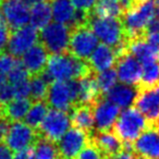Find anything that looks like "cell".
Segmentation results:
<instances>
[{
	"instance_id": "49",
	"label": "cell",
	"mask_w": 159,
	"mask_h": 159,
	"mask_svg": "<svg viewBox=\"0 0 159 159\" xmlns=\"http://www.w3.org/2000/svg\"><path fill=\"white\" fill-rule=\"evenodd\" d=\"M1 1H2V0H0V2H1Z\"/></svg>"
},
{
	"instance_id": "37",
	"label": "cell",
	"mask_w": 159,
	"mask_h": 159,
	"mask_svg": "<svg viewBox=\"0 0 159 159\" xmlns=\"http://www.w3.org/2000/svg\"><path fill=\"white\" fill-rule=\"evenodd\" d=\"M31 79V77H30ZM30 79L12 84L16 93V98H29L30 97Z\"/></svg>"
},
{
	"instance_id": "47",
	"label": "cell",
	"mask_w": 159,
	"mask_h": 159,
	"mask_svg": "<svg viewBox=\"0 0 159 159\" xmlns=\"http://www.w3.org/2000/svg\"><path fill=\"white\" fill-rule=\"evenodd\" d=\"M0 115H3V106L0 104Z\"/></svg>"
},
{
	"instance_id": "48",
	"label": "cell",
	"mask_w": 159,
	"mask_h": 159,
	"mask_svg": "<svg viewBox=\"0 0 159 159\" xmlns=\"http://www.w3.org/2000/svg\"><path fill=\"white\" fill-rule=\"evenodd\" d=\"M155 125H156L157 128H158V130H159V119H158V121L156 122V124H155Z\"/></svg>"
},
{
	"instance_id": "3",
	"label": "cell",
	"mask_w": 159,
	"mask_h": 159,
	"mask_svg": "<svg viewBox=\"0 0 159 159\" xmlns=\"http://www.w3.org/2000/svg\"><path fill=\"white\" fill-rule=\"evenodd\" d=\"M159 16V0H135L121 20L129 39L146 35L148 23Z\"/></svg>"
},
{
	"instance_id": "25",
	"label": "cell",
	"mask_w": 159,
	"mask_h": 159,
	"mask_svg": "<svg viewBox=\"0 0 159 159\" xmlns=\"http://www.w3.org/2000/svg\"><path fill=\"white\" fill-rule=\"evenodd\" d=\"M51 11L55 22L72 27L74 23L76 8L70 0H51Z\"/></svg>"
},
{
	"instance_id": "1",
	"label": "cell",
	"mask_w": 159,
	"mask_h": 159,
	"mask_svg": "<svg viewBox=\"0 0 159 159\" xmlns=\"http://www.w3.org/2000/svg\"><path fill=\"white\" fill-rule=\"evenodd\" d=\"M89 25L100 42L112 47L118 57L128 50L129 38L126 36L123 23L120 18L99 16L91 12Z\"/></svg>"
},
{
	"instance_id": "40",
	"label": "cell",
	"mask_w": 159,
	"mask_h": 159,
	"mask_svg": "<svg viewBox=\"0 0 159 159\" xmlns=\"http://www.w3.org/2000/svg\"><path fill=\"white\" fill-rule=\"evenodd\" d=\"M74 5V7L79 10H83V11L92 12L95 7L97 0H71Z\"/></svg>"
},
{
	"instance_id": "30",
	"label": "cell",
	"mask_w": 159,
	"mask_h": 159,
	"mask_svg": "<svg viewBox=\"0 0 159 159\" xmlns=\"http://www.w3.org/2000/svg\"><path fill=\"white\" fill-rule=\"evenodd\" d=\"M139 89H152L159 86V62L152 61L143 66L141 81L139 83Z\"/></svg>"
},
{
	"instance_id": "11",
	"label": "cell",
	"mask_w": 159,
	"mask_h": 159,
	"mask_svg": "<svg viewBox=\"0 0 159 159\" xmlns=\"http://www.w3.org/2000/svg\"><path fill=\"white\" fill-rule=\"evenodd\" d=\"M38 40H39L38 30L33 25H25L21 29L12 31L6 50L16 58H20L27 49L38 43Z\"/></svg>"
},
{
	"instance_id": "9",
	"label": "cell",
	"mask_w": 159,
	"mask_h": 159,
	"mask_svg": "<svg viewBox=\"0 0 159 159\" xmlns=\"http://www.w3.org/2000/svg\"><path fill=\"white\" fill-rule=\"evenodd\" d=\"M38 137L39 132L37 129L32 128L25 122L14 121L10 126L9 133L6 139V144L13 152H20L32 147Z\"/></svg>"
},
{
	"instance_id": "26",
	"label": "cell",
	"mask_w": 159,
	"mask_h": 159,
	"mask_svg": "<svg viewBox=\"0 0 159 159\" xmlns=\"http://www.w3.org/2000/svg\"><path fill=\"white\" fill-rule=\"evenodd\" d=\"M32 104L33 102L31 98H14L3 106V116H6L11 122L22 121Z\"/></svg>"
},
{
	"instance_id": "8",
	"label": "cell",
	"mask_w": 159,
	"mask_h": 159,
	"mask_svg": "<svg viewBox=\"0 0 159 159\" xmlns=\"http://www.w3.org/2000/svg\"><path fill=\"white\" fill-rule=\"evenodd\" d=\"M70 112L53 108L47 112L46 117L37 130L42 136L57 143L70 129Z\"/></svg>"
},
{
	"instance_id": "29",
	"label": "cell",
	"mask_w": 159,
	"mask_h": 159,
	"mask_svg": "<svg viewBox=\"0 0 159 159\" xmlns=\"http://www.w3.org/2000/svg\"><path fill=\"white\" fill-rule=\"evenodd\" d=\"M50 84L51 82L47 79L44 72L38 75H32L30 79V98L32 102L46 100Z\"/></svg>"
},
{
	"instance_id": "31",
	"label": "cell",
	"mask_w": 159,
	"mask_h": 159,
	"mask_svg": "<svg viewBox=\"0 0 159 159\" xmlns=\"http://www.w3.org/2000/svg\"><path fill=\"white\" fill-rule=\"evenodd\" d=\"M49 105L46 100H38L33 102L30 110L27 111L26 116L24 118V122L31 125L34 129H38L42 124L43 120L45 119L47 112H48Z\"/></svg>"
},
{
	"instance_id": "44",
	"label": "cell",
	"mask_w": 159,
	"mask_h": 159,
	"mask_svg": "<svg viewBox=\"0 0 159 159\" xmlns=\"http://www.w3.org/2000/svg\"><path fill=\"white\" fill-rule=\"evenodd\" d=\"M156 32H159V16H155V18L148 23L147 27H146V35L150 33H156Z\"/></svg>"
},
{
	"instance_id": "42",
	"label": "cell",
	"mask_w": 159,
	"mask_h": 159,
	"mask_svg": "<svg viewBox=\"0 0 159 159\" xmlns=\"http://www.w3.org/2000/svg\"><path fill=\"white\" fill-rule=\"evenodd\" d=\"M13 159H35L34 149L32 147H29L26 149L16 152V154H14Z\"/></svg>"
},
{
	"instance_id": "4",
	"label": "cell",
	"mask_w": 159,
	"mask_h": 159,
	"mask_svg": "<svg viewBox=\"0 0 159 159\" xmlns=\"http://www.w3.org/2000/svg\"><path fill=\"white\" fill-rule=\"evenodd\" d=\"M149 125V121L139 109L128 108L119 115L112 130L125 145H129L134 143Z\"/></svg>"
},
{
	"instance_id": "27",
	"label": "cell",
	"mask_w": 159,
	"mask_h": 159,
	"mask_svg": "<svg viewBox=\"0 0 159 159\" xmlns=\"http://www.w3.org/2000/svg\"><path fill=\"white\" fill-rule=\"evenodd\" d=\"M33 149L35 159H61L57 143L42 136L40 134L33 145Z\"/></svg>"
},
{
	"instance_id": "39",
	"label": "cell",
	"mask_w": 159,
	"mask_h": 159,
	"mask_svg": "<svg viewBox=\"0 0 159 159\" xmlns=\"http://www.w3.org/2000/svg\"><path fill=\"white\" fill-rule=\"evenodd\" d=\"M11 123L12 122L6 116L0 115V143L1 142H6Z\"/></svg>"
},
{
	"instance_id": "43",
	"label": "cell",
	"mask_w": 159,
	"mask_h": 159,
	"mask_svg": "<svg viewBox=\"0 0 159 159\" xmlns=\"http://www.w3.org/2000/svg\"><path fill=\"white\" fill-rule=\"evenodd\" d=\"M145 37H146V39H147V42L152 46V48L159 53V32L147 34Z\"/></svg>"
},
{
	"instance_id": "33",
	"label": "cell",
	"mask_w": 159,
	"mask_h": 159,
	"mask_svg": "<svg viewBox=\"0 0 159 159\" xmlns=\"http://www.w3.org/2000/svg\"><path fill=\"white\" fill-rule=\"evenodd\" d=\"M11 33L12 30L10 29L8 23L6 22L2 12L0 10V53L5 52L6 49H7Z\"/></svg>"
},
{
	"instance_id": "24",
	"label": "cell",
	"mask_w": 159,
	"mask_h": 159,
	"mask_svg": "<svg viewBox=\"0 0 159 159\" xmlns=\"http://www.w3.org/2000/svg\"><path fill=\"white\" fill-rule=\"evenodd\" d=\"M30 23L37 30H42L50 23L52 19L51 2L48 0H40L30 8Z\"/></svg>"
},
{
	"instance_id": "35",
	"label": "cell",
	"mask_w": 159,
	"mask_h": 159,
	"mask_svg": "<svg viewBox=\"0 0 159 159\" xmlns=\"http://www.w3.org/2000/svg\"><path fill=\"white\" fill-rule=\"evenodd\" d=\"M20 58H16L9 52L0 53V71L8 75V73L16 66Z\"/></svg>"
},
{
	"instance_id": "13",
	"label": "cell",
	"mask_w": 159,
	"mask_h": 159,
	"mask_svg": "<svg viewBox=\"0 0 159 159\" xmlns=\"http://www.w3.org/2000/svg\"><path fill=\"white\" fill-rule=\"evenodd\" d=\"M95 118V131L112 130L120 115V107L106 97H102L93 106Z\"/></svg>"
},
{
	"instance_id": "12",
	"label": "cell",
	"mask_w": 159,
	"mask_h": 159,
	"mask_svg": "<svg viewBox=\"0 0 159 159\" xmlns=\"http://www.w3.org/2000/svg\"><path fill=\"white\" fill-rule=\"evenodd\" d=\"M0 10L12 31L30 23V6L23 0H2Z\"/></svg>"
},
{
	"instance_id": "22",
	"label": "cell",
	"mask_w": 159,
	"mask_h": 159,
	"mask_svg": "<svg viewBox=\"0 0 159 159\" xmlns=\"http://www.w3.org/2000/svg\"><path fill=\"white\" fill-rule=\"evenodd\" d=\"M71 124L74 128L83 130L89 134L95 131V118L93 107L89 105H76L70 111Z\"/></svg>"
},
{
	"instance_id": "21",
	"label": "cell",
	"mask_w": 159,
	"mask_h": 159,
	"mask_svg": "<svg viewBox=\"0 0 159 159\" xmlns=\"http://www.w3.org/2000/svg\"><path fill=\"white\" fill-rule=\"evenodd\" d=\"M117 51L112 47L104 44L96 47V49L87 61H89L92 70L95 73H98L107 70V69L112 68L117 63Z\"/></svg>"
},
{
	"instance_id": "10",
	"label": "cell",
	"mask_w": 159,
	"mask_h": 159,
	"mask_svg": "<svg viewBox=\"0 0 159 159\" xmlns=\"http://www.w3.org/2000/svg\"><path fill=\"white\" fill-rule=\"evenodd\" d=\"M91 142V134L73 126L57 142L62 159H75L81 150Z\"/></svg>"
},
{
	"instance_id": "15",
	"label": "cell",
	"mask_w": 159,
	"mask_h": 159,
	"mask_svg": "<svg viewBox=\"0 0 159 159\" xmlns=\"http://www.w3.org/2000/svg\"><path fill=\"white\" fill-rule=\"evenodd\" d=\"M132 147L142 159H159V130L149 125L132 144Z\"/></svg>"
},
{
	"instance_id": "46",
	"label": "cell",
	"mask_w": 159,
	"mask_h": 159,
	"mask_svg": "<svg viewBox=\"0 0 159 159\" xmlns=\"http://www.w3.org/2000/svg\"><path fill=\"white\" fill-rule=\"evenodd\" d=\"M23 1H25V2L31 7L32 5H34L35 2H38V1H40V0H23Z\"/></svg>"
},
{
	"instance_id": "45",
	"label": "cell",
	"mask_w": 159,
	"mask_h": 159,
	"mask_svg": "<svg viewBox=\"0 0 159 159\" xmlns=\"http://www.w3.org/2000/svg\"><path fill=\"white\" fill-rule=\"evenodd\" d=\"M7 74H5L3 72H1L0 71V86L3 84V83H6L8 81V76H6Z\"/></svg>"
},
{
	"instance_id": "32",
	"label": "cell",
	"mask_w": 159,
	"mask_h": 159,
	"mask_svg": "<svg viewBox=\"0 0 159 159\" xmlns=\"http://www.w3.org/2000/svg\"><path fill=\"white\" fill-rule=\"evenodd\" d=\"M96 80H97L98 86L102 91V95L108 93L116 84L118 81V74L116 69H107L102 72L96 73Z\"/></svg>"
},
{
	"instance_id": "18",
	"label": "cell",
	"mask_w": 159,
	"mask_h": 159,
	"mask_svg": "<svg viewBox=\"0 0 159 159\" xmlns=\"http://www.w3.org/2000/svg\"><path fill=\"white\" fill-rule=\"evenodd\" d=\"M91 142L99 148L106 159H110L124 148V143L113 130L94 131L91 135Z\"/></svg>"
},
{
	"instance_id": "6",
	"label": "cell",
	"mask_w": 159,
	"mask_h": 159,
	"mask_svg": "<svg viewBox=\"0 0 159 159\" xmlns=\"http://www.w3.org/2000/svg\"><path fill=\"white\" fill-rule=\"evenodd\" d=\"M71 27L62 23H49L40 30L39 43L48 50L50 55L69 52Z\"/></svg>"
},
{
	"instance_id": "14",
	"label": "cell",
	"mask_w": 159,
	"mask_h": 159,
	"mask_svg": "<svg viewBox=\"0 0 159 159\" xmlns=\"http://www.w3.org/2000/svg\"><path fill=\"white\" fill-rule=\"evenodd\" d=\"M116 70L120 82L130 85H139L143 68L141 62L132 53L126 51L120 55L116 63Z\"/></svg>"
},
{
	"instance_id": "2",
	"label": "cell",
	"mask_w": 159,
	"mask_h": 159,
	"mask_svg": "<svg viewBox=\"0 0 159 159\" xmlns=\"http://www.w3.org/2000/svg\"><path fill=\"white\" fill-rule=\"evenodd\" d=\"M93 72L87 60L79 59L70 52L50 55L45 70L51 82L77 80Z\"/></svg>"
},
{
	"instance_id": "36",
	"label": "cell",
	"mask_w": 159,
	"mask_h": 159,
	"mask_svg": "<svg viewBox=\"0 0 159 159\" xmlns=\"http://www.w3.org/2000/svg\"><path fill=\"white\" fill-rule=\"evenodd\" d=\"M14 98H16L14 89L11 83L7 81L0 86V104L2 106H6L8 102H10Z\"/></svg>"
},
{
	"instance_id": "51",
	"label": "cell",
	"mask_w": 159,
	"mask_h": 159,
	"mask_svg": "<svg viewBox=\"0 0 159 159\" xmlns=\"http://www.w3.org/2000/svg\"><path fill=\"white\" fill-rule=\"evenodd\" d=\"M61 159H62V158H61Z\"/></svg>"
},
{
	"instance_id": "17",
	"label": "cell",
	"mask_w": 159,
	"mask_h": 159,
	"mask_svg": "<svg viewBox=\"0 0 159 159\" xmlns=\"http://www.w3.org/2000/svg\"><path fill=\"white\" fill-rule=\"evenodd\" d=\"M49 57L50 53L48 50L38 42L23 53L21 61L32 76L42 74L46 70Z\"/></svg>"
},
{
	"instance_id": "20",
	"label": "cell",
	"mask_w": 159,
	"mask_h": 159,
	"mask_svg": "<svg viewBox=\"0 0 159 159\" xmlns=\"http://www.w3.org/2000/svg\"><path fill=\"white\" fill-rule=\"evenodd\" d=\"M139 92L137 85H130L121 82L120 84H116L108 93L105 94V97L120 108H129L135 104Z\"/></svg>"
},
{
	"instance_id": "38",
	"label": "cell",
	"mask_w": 159,
	"mask_h": 159,
	"mask_svg": "<svg viewBox=\"0 0 159 159\" xmlns=\"http://www.w3.org/2000/svg\"><path fill=\"white\" fill-rule=\"evenodd\" d=\"M110 159H142V158L139 156V154L133 149L132 144H129V145L124 144L123 149L118 152V154H116L115 156H112Z\"/></svg>"
},
{
	"instance_id": "34",
	"label": "cell",
	"mask_w": 159,
	"mask_h": 159,
	"mask_svg": "<svg viewBox=\"0 0 159 159\" xmlns=\"http://www.w3.org/2000/svg\"><path fill=\"white\" fill-rule=\"evenodd\" d=\"M75 159H106L100 149L94 143L89 142L75 157Z\"/></svg>"
},
{
	"instance_id": "28",
	"label": "cell",
	"mask_w": 159,
	"mask_h": 159,
	"mask_svg": "<svg viewBox=\"0 0 159 159\" xmlns=\"http://www.w3.org/2000/svg\"><path fill=\"white\" fill-rule=\"evenodd\" d=\"M92 13L99 16L122 18L124 13L121 0H97Z\"/></svg>"
},
{
	"instance_id": "16",
	"label": "cell",
	"mask_w": 159,
	"mask_h": 159,
	"mask_svg": "<svg viewBox=\"0 0 159 159\" xmlns=\"http://www.w3.org/2000/svg\"><path fill=\"white\" fill-rule=\"evenodd\" d=\"M134 105L149 121L150 125H155L159 119V89H139Z\"/></svg>"
},
{
	"instance_id": "19",
	"label": "cell",
	"mask_w": 159,
	"mask_h": 159,
	"mask_svg": "<svg viewBox=\"0 0 159 159\" xmlns=\"http://www.w3.org/2000/svg\"><path fill=\"white\" fill-rule=\"evenodd\" d=\"M77 82H79V96H77L76 105H89L93 107L96 102L104 97L98 86L95 72L77 79Z\"/></svg>"
},
{
	"instance_id": "41",
	"label": "cell",
	"mask_w": 159,
	"mask_h": 159,
	"mask_svg": "<svg viewBox=\"0 0 159 159\" xmlns=\"http://www.w3.org/2000/svg\"><path fill=\"white\" fill-rule=\"evenodd\" d=\"M13 150L5 142H1L0 143V159H13Z\"/></svg>"
},
{
	"instance_id": "5",
	"label": "cell",
	"mask_w": 159,
	"mask_h": 159,
	"mask_svg": "<svg viewBox=\"0 0 159 159\" xmlns=\"http://www.w3.org/2000/svg\"><path fill=\"white\" fill-rule=\"evenodd\" d=\"M77 96H79L77 80L53 81L49 85L46 102L49 107L70 112L71 109L76 105Z\"/></svg>"
},
{
	"instance_id": "23",
	"label": "cell",
	"mask_w": 159,
	"mask_h": 159,
	"mask_svg": "<svg viewBox=\"0 0 159 159\" xmlns=\"http://www.w3.org/2000/svg\"><path fill=\"white\" fill-rule=\"evenodd\" d=\"M128 50L143 64L159 60V53L147 42L145 36L129 39Z\"/></svg>"
},
{
	"instance_id": "7",
	"label": "cell",
	"mask_w": 159,
	"mask_h": 159,
	"mask_svg": "<svg viewBox=\"0 0 159 159\" xmlns=\"http://www.w3.org/2000/svg\"><path fill=\"white\" fill-rule=\"evenodd\" d=\"M98 45V37L89 24L71 29L69 52L79 59L89 60Z\"/></svg>"
},
{
	"instance_id": "50",
	"label": "cell",
	"mask_w": 159,
	"mask_h": 159,
	"mask_svg": "<svg viewBox=\"0 0 159 159\" xmlns=\"http://www.w3.org/2000/svg\"><path fill=\"white\" fill-rule=\"evenodd\" d=\"M158 89H159V86H158Z\"/></svg>"
}]
</instances>
